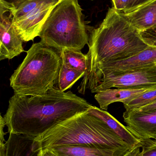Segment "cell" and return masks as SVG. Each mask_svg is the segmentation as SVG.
<instances>
[{
	"label": "cell",
	"instance_id": "6da1fadb",
	"mask_svg": "<svg viewBox=\"0 0 156 156\" xmlns=\"http://www.w3.org/2000/svg\"><path fill=\"white\" fill-rule=\"evenodd\" d=\"M92 106L71 91L62 92L53 87L43 95L14 94L3 117L9 133L36 137Z\"/></svg>",
	"mask_w": 156,
	"mask_h": 156
},
{
	"label": "cell",
	"instance_id": "7a4b0ae2",
	"mask_svg": "<svg viewBox=\"0 0 156 156\" xmlns=\"http://www.w3.org/2000/svg\"><path fill=\"white\" fill-rule=\"evenodd\" d=\"M88 46L87 70L78 88L82 94L86 92L100 66L132 57L148 47L142 40L139 31L114 7L109 8L101 24L91 31Z\"/></svg>",
	"mask_w": 156,
	"mask_h": 156
},
{
	"label": "cell",
	"instance_id": "3957f363",
	"mask_svg": "<svg viewBox=\"0 0 156 156\" xmlns=\"http://www.w3.org/2000/svg\"><path fill=\"white\" fill-rule=\"evenodd\" d=\"M34 142L37 150L51 147L88 146L112 151L118 156H127L137 147L129 145L88 110L35 137Z\"/></svg>",
	"mask_w": 156,
	"mask_h": 156
},
{
	"label": "cell",
	"instance_id": "277c9868",
	"mask_svg": "<svg viewBox=\"0 0 156 156\" xmlns=\"http://www.w3.org/2000/svg\"><path fill=\"white\" fill-rule=\"evenodd\" d=\"M26 52L24 61L10 78V86L19 96L45 94L56 83L61 52L40 41Z\"/></svg>",
	"mask_w": 156,
	"mask_h": 156
},
{
	"label": "cell",
	"instance_id": "5b68a950",
	"mask_svg": "<svg viewBox=\"0 0 156 156\" xmlns=\"http://www.w3.org/2000/svg\"><path fill=\"white\" fill-rule=\"evenodd\" d=\"M78 0H62L49 16L39 36L40 42L62 52L81 50L89 44L93 28L85 21Z\"/></svg>",
	"mask_w": 156,
	"mask_h": 156
},
{
	"label": "cell",
	"instance_id": "8992f818",
	"mask_svg": "<svg viewBox=\"0 0 156 156\" xmlns=\"http://www.w3.org/2000/svg\"><path fill=\"white\" fill-rule=\"evenodd\" d=\"M155 86L154 63L128 70L104 71L95 80L90 90L92 93H98L113 87L136 89Z\"/></svg>",
	"mask_w": 156,
	"mask_h": 156
},
{
	"label": "cell",
	"instance_id": "52a82bcc",
	"mask_svg": "<svg viewBox=\"0 0 156 156\" xmlns=\"http://www.w3.org/2000/svg\"><path fill=\"white\" fill-rule=\"evenodd\" d=\"M14 12L0 3V60L12 59L25 52L24 41L13 25Z\"/></svg>",
	"mask_w": 156,
	"mask_h": 156
},
{
	"label": "cell",
	"instance_id": "ba28073f",
	"mask_svg": "<svg viewBox=\"0 0 156 156\" xmlns=\"http://www.w3.org/2000/svg\"><path fill=\"white\" fill-rule=\"evenodd\" d=\"M62 0H47L33 8L13 25L24 42L39 36L42 27L54 7Z\"/></svg>",
	"mask_w": 156,
	"mask_h": 156
},
{
	"label": "cell",
	"instance_id": "9c48e42d",
	"mask_svg": "<svg viewBox=\"0 0 156 156\" xmlns=\"http://www.w3.org/2000/svg\"><path fill=\"white\" fill-rule=\"evenodd\" d=\"M126 127L138 140L156 138V109L123 114Z\"/></svg>",
	"mask_w": 156,
	"mask_h": 156
},
{
	"label": "cell",
	"instance_id": "30bf717a",
	"mask_svg": "<svg viewBox=\"0 0 156 156\" xmlns=\"http://www.w3.org/2000/svg\"><path fill=\"white\" fill-rule=\"evenodd\" d=\"M156 64V48L148 46L135 55L115 62L105 63L98 67L87 87L90 90L98 77L103 72L109 70H125Z\"/></svg>",
	"mask_w": 156,
	"mask_h": 156
},
{
	"label": "cell",
	"instance_id": "8fae6325",
	"mask_svg": "<svg viewBox=\"0 0 156 156\" xmlns=\"http://www.w3.org/2000/svg\"><path fill=\"white\" fill-rule=\"evenodd\" d=\"M35 137L25 135L9 133L7 141L0 144V156H38Z\"/></svg>",
	"mask_w": 156,
	"mask_h": 156
},
{
	"label": "cell",
	"instance_id": "7c38bea8",
	"mask_svg": "<svg viewBox=\"0 0 156 156\" xmlns=\"http://www.w3.org/2000/svg\"><path fill=\"white\" fill-rule=\"evenodd\" d=\"M151 88L153 87L136 89H107L97 93L94 98L100 109L107 111L108 106L111 104L116 102H121L123 104L127 103Z\"/></svg>",
	"mask_w": 156,
	"mask_h": 156
},
{
	"label": "cell",
	"instance_id": "4fadbf2b",
	"mask_svg": "<svg viewBox=\"0 0 156 156\" xmlns=\"http://www.w3.org/2000/svg\"><path fill=\"white\" fill-rule=\"evenodd\" d=\"M122 14L139 32L144 31L156 25V0L129 12Z\"/></svg>",
	"mask_w": 156,
	"mask_h": 156
},
{
	"label": "cell",
	"instance_id": "5bb4252c",
	"mask_svg": "<svg viewBox=\"0 0 156 156\" xmlns=\"http://www.w3.org/2000/svg\"><path fill=\"white\" fill-rule=\"evenodd\" d=\"M88 111L90 113L103 121L118 136L132 147H136L141 144L140 140L137 139L126 126L122 124L108 112L93 105Z\"/></svg>",
	"mask_w": 156,
	"mask_h": 156
},
{
	"label": "cell",
	"instance_id": "9a60e30c",
	"mask_svg": "<svg viewBox=\"0 0 156 156\" xmlns=\"http://www.w3.org/2000/svg\"><path fill=\"white\" fill-rule=\"evenodd\" d=\"M48 148L57 156H118L112 151L88 146H62Z\"/></svg>",
	"mask_w": 156,
	"mask_h": 156
},
{
	"label": "cell",
	"instance_id": "2e32d148",
	"mask_svg": "<svg viewBox=\"0 0 156 156\" xmlns=\"http://www.w3.org/2000/svg\"><path fill=\"white\" fill-rule=\"evenodd\" d=\"M85 72H81L69 67L62 61L59 74L56 81V88L65 92L70 89L81 78L83 77Z\"/></svg>",
	"mask_w": 156,
	"mask_h": 156
},
{
	"label": "cell",
	"instance_id": "e0dca14e",
	"mask_svg": "<svg viewBox=\"0 0 156 156\" xmlns=\"http://www.w3.org/2000/svg\"><path fill=\"white\" fill-rule=\"evenodd\" d=\"M62 61L69 67L81 72L87 70V58L86 55L81 50H66L61 52Z\"/></svg>",
	"mask_w": 156,
	"mask_h": 156
},
{
	"label": "cell",
	"instance_id": "ac0fdd59",
	"mask_svg": "<svg viewBox=\"0 0 156 156\" xmlns=\"http://www.w3.org/2000/svg\"><path fill=\"white\" fill-rule=\"evenodd\" d=\"M156 101V86L150 88L129 102L124 104V113H128Z\"/></svg>",
	"mask_w": 156,
	"mask_h": 156
},
{
	"label": "cell",
	"instance_id": "d6986e66",
	"mask_svg": "<svg viewBox=\"0 0 156 156\" xmlns=\"http://www.w3.org/2000/svg\"><path fill=\"white\" fill-rule=\"evenodd\" d=\"M113 7L119 13H126L137 8L138 0H112Z\"/></svg>",
	"mask_w": 156,
	"mask_h": 156
},
{
	"label": "cell",
	"instance_id": "ffe728a7",
	"mask_svg": "<svg viewBox=\"0 0 156 156\" xmlns=\"http://www.w3.org/2000/svg\"><path fill=\"white\" fill-rule=\"evenodd\" d=\"M141 156H156V138L141 140Z\"/></svg>",
	"mask_w": 156,
	"mask_h": 156
},
{
	"label": "cell",
	"instance_id": "44dd1931",
	"mask_svg": "<svg viewBox=\"0 0 156 156\" xmlns=\"http://www.w3.org/2000/svg\"><path fill=\"white\" fill-rule=\"evenodd\" d=\"M139 33L142 40L147 46L156 48V25Z\"/></svg>",
	"mask_w": 156,
	"mask_h": 156
},
{
	"label": "cell",
	"instance_id": "7402d4cb",
	"mask_svg": "<svg viewBox=\"0 0 156 156\" xmlns=\"http://www.w3.org/2000/svg\"><path fill=\"white\" fill-rule=\"evenodd\" d=\"M26 0H0V3L5 7L15 10Z\"/></svg>",
	"mask_w": 156,
	"mask_h": 156
},
{
	"label": "cell",
	"instance_id": "603a6c76",
	"mask_svg": "<svg viewBox=\"0 0 156 156\" xmlns=\"http://www.w3.org/2000/svg\"><path fill=\"white\" fill-rule=\"evenodd\" d=\"M6 126L4 118L1 115L0 116V144H4L5 142V136L6 134L4 131L5 126Z\"/></svg>",
	"mask_w": 156,
	"mask_h": 156
},
{
	"label": "cell",
	"instance_id": "cb8c5ba5",
	"mask_svg": "<svg viewBox=\"0 0 156 156\" xmlns=\"http://www.w3.org/2000/svg\"><path fill=\"white\" fill-rule=\"evenodd\" d=\"M154 109H156V101L154 102L153 103L151 104L147 105V106H144V107H142V108H139V109L135 110V111H133V112H144V111L154 110ZM128 113H124L123 114H126Z\"/></svg>",
	"mask_w": 156,
	"mask_h": 156
},
{
	"label": "cell",
	"instance_id": "d4e9b609",
	"mask_svg": "<svg viewBox=\"0 0 156 156\" xmlns=\"http://www.w3.org/2000/svg\"><path fill=\"white\" fill-rule=\"evenodd\" d=\"M38 156H57L49 148H47L39 150Z\"/></svg>",
	"mask_w": 156,
	"mask_h": 156
},
{
	"label": "cell",
	"instance_id": "484cf974",
	"mask_svg": "<svg viewBox=\"0 0 156 156\" xmlns=\"http://www.w3.org/2000/svg\"><path fill=\"white\" fill-rule=\"evenodd\" d=\"M140 145H141V144L139 146L136 147L135 149L132 151V153L129 154L127 156H141Z\"/></svg>",
	"mask_w": 156,
	"mask_h": 156
},
{
	"label": "cell",
	"instance_id": "4316f807",
	"mask_svg": "<svg viewBox=\"0 0 156 156\" xmlns=\"http://www.w3.org/2000/svg\"><path fill=\"white\" fill-rule=\"evenodd\" d=\"M152 1H153V0H138V2H137V8H138V7H140V6H142V5L147 3L150 2H152Z\"/></svg>",
	"mask_w": 156,
	"mask_h": 156
},
{
	"label": "cell",
	"instance_id": "83f0119b",
	"mask_svg": "<svg viewBox=\"0 0 156 156\" xmlns=\"http://www.w3.org/2000/svg\"><path fill=\"white\" fill-rule=\"evenodd\" d=\"M91 1H93V0H91Z\"/></svg>",
	"mask_w": 156,
	"mask_h": 156
}]
</instances>
